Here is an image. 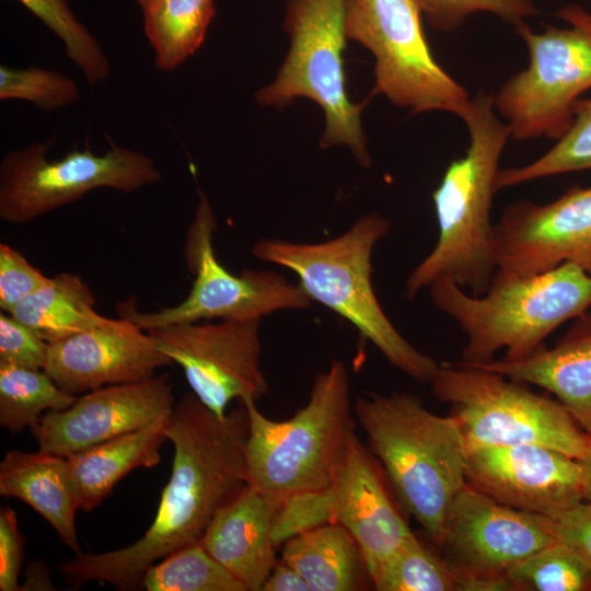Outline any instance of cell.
Instances as JSON below:
<instances>
[{"label":"cell","mask_w":591,"mask_h":591,"mask_svg":"<svg viewBox=\"0 0 591 591\" xmlns=\"http://www.w3.org/2000/svg\"><path fill=\"white\" fill-rule=\"evenodd\" d=\"M80 92L70 77L37 66L11 68L0 66V100H21L51 112L79 101Z\"/></svg>","instance_id":"obj_33"},{"label":"cell","mask_w":591,"mask_h":591,"mask_svg":"<svg viewBox=\"0 0 591 591\" xmlns=\"http://www.w3.org/2000/svg\"><path fill=\"white\" fill-rule=\"evenodd\" d=\"M248 416L247 485L277 500L327 488L355 429L349 374L333 360L312 384L306 404L286 420L266 417L253 398Z\"/></svg>","instance_id":"obj_6"},{"label":"cell","mask_w":591,"mask_h":591,"mask_svg":"<svg viewBox=\"0 0 591 591\" xmlns=\"http://www.w3.org/2000/svg\"><path fill=\"white\" fill-rule=\"evenodd\" d=\"M283 26L289 51L276 79L256 92L257 103L281 108L297 97L314 101L325 115L321 148L346 146L368 167L361 125L366 102L352 103L346 89L345 0H286Z\"/></svg>","instance_id":"obj_7"},{"label":"cell","mask_w":591,"mask_h":591,"mask_svg":"<svg viewBox=\"0 0 591 591\" xmlns=\"http://www.w3.org/2000/svg\"><path fill=\"white\" fill-rule=\"evenodd\" d=\"M280 501L246 485L217 511L199 540L246 591H262L277 563L271 523Z\"/></svg>","instance_id":"obj_20"},{"label":"cell","mask_w":591,"mask_h":591,"mask_svg":"<svg viewBox=\"0 0 591 591\" xmlns=\"http://www.w3.org/2000/svg\"><path fill=\"white\" fill-rule=\"evenodd\" d=\"M591 170V99L578 100L567 131L547 152L518 167L500 170L497 190L547 176Z\"/></svg>","instance_id":"obj_29"},{"label":"cell","mask_w":591,"mask_h":591,"mask_svg":"<svg viewBox=\"0 0 591 591\" xmlns=\"http://www.w3.org/2000/svg\"><path fill=\"white\" fill-rule=\"evenodd\" d=\"M134 1L137 2L140 5L141 3H143L147 0H134Z\"/></svg>","instance_id":"obj_42"},{"label":"cell","mask_w":591,"mask_h":591,"mask_svg":"<svg viewBox=\"0 0 591 591\" xmlns=\"http://www.w3.org/2000/svg\"><path fill=\"white\" fill-rule=\"evenodd\" d=\"M140 8L143 32L161 71L176 69L199 49L216 15L213 0H147Z\"/></svg>","instance_id":"obj_26"},{"label":"cell","mask_w":591,"mask_h":591,"mask_svg":"<svg viewBox=\"0 0 591 591\" xmlns=\"http://www.w3.org/2000/svg\"><path fill=\"white\" fill-rule=\"evenodd\" d=\"M460 118L468 131V147L448 165L432 194L438 239L406 279L410 299L440 279L480 296L496 271L491 205L499 161L511 134L496 115L494 94L478 92Z\"/></svg>","instance_id":"obj_2"},{"label":"cell","mask_w":591,"mask_h":591,"mask_svg":"<svg viewBox=\"0 0 591 591\" xmlns=\"http://www.w3.org/2000/svg\"><path fill=\"white\" fill-rule=\"evenodd\" d=\"M171 413L139 430L66 457L80 510L89 512L96 508L132 470L160 463L161 448L169 441Z\"/></svg>","instance_id":"obj_23"},{"label":"cell","mask_w":591,"mask_h":591,"mask_svg":"<svg viewBox=\"0 0 591 591\" xmlns=\"http://www.w3.org/2000/svg\"><path fill=\"white\" fill-rule=\"evenodd\" d=\"M451 407L468 452L487 447L537 444L580 460L589 434L566 408L524 383L459 362L440 363L430 381Z\"/></svg>","instance_id":"obj_8"},{"label":"cell","mask_w":591,"mask_h":591,"mask_svg":"<svg viewBox=\"0 0 591 591\" xmlns=\"http://www.w3.org/2000/svg\"><path fill=\"white\" fill-rule=\"evenodd\" d=\"M515 590H591V567L556 541L518 564L509 573Z\"/></svg>","instance_id":"obj_32"},{"label":"cell","mask_w":591,"mask_h":591,"mask_svg":"<svg viewBox=\"0 0 591 591\" xmlns=\"http://www.w3.org/2000/svg\"><path fill=\"white\" fill-rule=\"evenodd\" d=\"M590 310H591V308H590Z\"/></svg>","instance_id":"obj_43"},{"label":"cell","mask_w":591,"mask_h":591,"mask_svg":"<svg viewBox=\"0 0 591 591\" xmlns=\"http://www.w3.org/2000/svg\"><path fill=\"white\" fill-rule=\"evenodd\" d=\"M378 591H456L455 578L442 558L412 535L371 578Z\"/></svg>","instance_id":"obj_31"},{"label":"cell","mask_w":591,"mask_h":591,"mask_svg":"<svg viewBox=\"0 0 591 591\" xmlns=\"http://www.w3.org/2000/svg\"><path fill=\"white\" fill-rule=\"evenodd\" d=\"M175 405L167 373L107 385L48 412L31 428L40 451L67 457L149 426Z\"/></svg>","instance_id":"obj_16"},{"label":"cell","mask_w":591,"mask_h":591,"mask_svg":"<svg viewBox=\"0 0 591 591\" xmlns=\"http://www.w3.org/2000/svg\"><path fill=\"white\" fill-rule=\"evenodd\" d=\"M418 0H345L348 39L374 57V93L413 114L462 116L466 89L434 59L421 24Z\"/></svg>","instance_id":"obj_10"},{"label":"cell","mask_w":591,"mask_h":591,"mask_svg":"<svg viewBox=\"0 0 591 591\" xmlns=\"http://www.w3.org/2000/svg\"><path fill=\"white\" fill-rule=\"evenodd\" d=\"M198 194L184 251L187 268L195 276L190 291L178 304L155 312H141L132 301L119 303V316L147 331L187 322L262 320L279 311L309 308L312 301L299 283L276 271L246 268L236 276L220 264L212 244L216 219L206 195Z\"/></svg>","instance_id":"obj_11"},{"label":"cell","mask_w":591,"mask_h":591,"mask_svg":"<svg viewBox=\"0 0 591 591\" xmlns=\"http://www.w3.org/2000/svg\"><path fill=\"white\" fill-rule=\"evenodd\" d=\"M260 322H187L147 332L157 348L182 368L195 396L223 417L231 401H257L269 391L260 367Z\"/></svg>","instance_id":"obj_14"},{"label":"cell","mask_w":591,"mask_h":591,"mask_svg":"<svg viewBox=\"0 0 591 591\" xmlns=\"http://www.w3.org/2000/svg\"><path fill=\"white\" fill-rule=\"evenodd\" d=\"M496 271L533 276L571 263L591 275V186L575 185L548 204L519 200L494 225Z\"/></svg>","instance_id":"obj_15"},{"label":"cell","mask_w":591,"mask_h":591,"mask_svg":"<svg viewBox=\"0 0 591 591\" xmlns=\"http://www.w3.org/2000/svg\"><path fill=\"white\" fill-rule=\"evenodd\" d=\"M77 398L44 370L0 363V425L12 434L31 429L48 412L68 408Z\"/></svg>","instance_id":"obj_27"},{"label":"cell","mask_w":591,"mask_h":591,"mask_svg":"<svg viewBox=\"0 0 591 591\" xmlns=\"http://www.w3.org/2000/svg\"><path fill=\"white\" fill-rule=\"evenodd\" d=\"M579 462L583 473L584 500L591 501V433L589 434L587 450Z\"/></svg>","instance_id":"obj_41"},{"label":"cell","mask_w":591,"mask_h":591,"mask_svg":"<svg viewBox=\"0 0 591 591\" xmlns=\"http://www.w3.org/2000/svg\"><path fill=\"white\" fill-rule=\"evenodd\" d=\"M558 15L568 27L535 33L525 22L514 26L528 47L529 66L498 89L494 106L515 140L559 139L579 96L591 89V14L570 4Z\"/></svg>","instance_id":"obj_9"},{"label":"cell","mask_w":591,"mask_h":591,"mask_svg":"<svg viewBox=\"0 0 591 591\" xmlns=\"http://www.w3.org/2000/svg\"><path fill=\"white\" fill-rule=\"evenodd\" d=\"M0 495L33 508L74 554L81 548L76 525L79 500L66 457L38 450H12L0 463Z\"/></svg>","instance_id":"obj_22"},{"label":"cell","mask_w":591,"mask_h":591,"mask_svg":"<svg viewBox=\"0 0 591 591\" xmlns=\"http://www.w3.org/2000/svg\"><path fill=\"white\" fill-rule=\"evenodd\" d=\"M281 560L301 575L310 591H355L371 583L358 543L335 522L286 541Z\"/></svg>","instance_id":"obj_24"},{"label":"cell","mask_w":591,"mask_h":591,"mask_svg":"<svg viewBox=\"0 0 591 591\" xmlns=\"http://www.w3.org/2000/svg\"><path fill=\"white\" fill-rule=\"evenodd\" d=\"M433 305L462 329L464 366H480L505 350V360L523 359L557 327L591 308V275L564 263L533 276H494L487 291L470 294L449 279L429 288Z\"/></svg>","instance_id":"obj_5"},{"label":"cell","mask_w":591,"mask_h":591,"mask_svg":"<svg viewBox=\"0 0 591 591\" xmlns=\"http://www.w3.org/2000/svg\"><path fill=\"white\" fill-rule=\"evenodd\" d=\"M166 434L174 456L152 523L126 547L80 552L62 563L59 570L71 586L96 581L119 590L139 588L151 565L199 542L217 511L247 485L243 405L219 417L193 392L185 393L172 409Z\"/></svg>","instance_id":"obj_1"},{"label":"cell","mask_w":591,"mask_h":591,"mask_svg":"<svg viewBox=\"0 0 591 591\" xmlns=\"http://www.w3.org/2000/svg\"><path fill=\"white\" fill-rule=\"evenodd\" d=\"M48 343L5 312L0 313V363L43 370Z\"/></svg>","instance_id":"obj_36"},{"label":"cell","mask_w":591,"mask_h":591,"mask_svg":"<svg viewBox=\"0 0 591 591\" xmlns=\"http://www.w3.org/2000/svg\"><path fill=\"white\" fill-rule=\"evenodd\" d=\"M556 542L551 518L506 506L466 485L452 499L439 548L459 591H514L510 571Z\"/></svg>","instance_id":"obj_13"},{"label":"cell","mask_w":591,"mask_h":591,"mask_svg":"<svg viewBox=\"0 0 591 591\" xmlns=\"http://www.w3.org/2000/svg\"><path fill=\"white\" fill-rule=\"evenodd\" d=\"M23 563V538L13 509H0V590L16 591Z\"/></svg>","instance_id":"obj_38"},{"label":"cell","mask_w":591,"mask_h":591,"mask_svg":"<svg viewBox=\"0 0 591 591\" xmlns=\"http://www.w3.org/2000/svg\"><path fill=\"white\" fill-rule=\"evenodd\" d=\"M140 587L147 591H246L199 542L151 565Z\"/></svg>","instance_id":"obj_28"},{"label":"cell","mask_w":591,"mask_h":591,"mask_svg":"<svg viewBox=\"0 0 591 591\" xmlns=\"http://www.w3.org/2000/svg\"><path fill=\"white\" fill-rule=\"evenodd\" d=\"M556 541L591 567V501L581 500L552 519Z\"/></svg>","instance_id":"obj_39"},{"label":"cell","mask_w":591,"mask_h":591,"mask_svg":"<svg viewBox=\"0 0 591 591\" xmlns=\"http://www.w3.org/2000/svg\"><path fill=\"white\" fill-rule=\"evenodd\" d=\"M422 14L437 31L451 32L478 12H488L514 26L538 13L532 0H418Z\"/></svg>","instance_id":"obj_34"},{"label":"cell","mask_w":591,"mask_h":591,"mask_svg":"<svg viewBox=\"0 0 591 591\" xmlns=\"http://www.w3.org/2000/svg\"><path fill=\"white\" fill-rule=\"evenodd\" d=\"M39 269L15 248L0 244V309L10 313L23 299L47 281Z\"/></svg>","instance_id":"obj_37"},{"label":"cell","mask_w":591,"mask_h":591,"mask_svg":"<svg viewBox=\"0 0 591 591\" xmlns=\"http://www.w3.org/2000/svg\"><path fill=\"white\" fill-rule=\"evenodd\" d=\"M48 143H31L5 154L0 164V219L24 224L77 201L96 188L132 193L158 183L161 174L147 154L112 143L103 154L89 148L47 160Z\"/></svg>","instance_id":"obj_12"},{"label":"cell","mask_w":591,"mask_h":591,"mask_svg":"<svg viewBox=\"0 0 591 591\" xmlns=\"http://www.w3.org/2000/svg\"><path fill=\"white\" fill-rule=\"evenodd\" d=\"M356 415L399 501L439 547L447 510L466 485L468 450L457 422L409 393L360 397Z\"/></svg>","instance_id":"obj_4"},{"label":"cell","mask_w":591,"mask_h":591,"mask_svg":"<svg viewBox=\"0 0 591 591\" xmlns=\"http://www.w3.org/2000/svg\"><path fill=\"white\" fill-rule=\"evenodd\" d=\"M172 361L149 333L128 318L48 343L44 371L65 392L78 395L155 375Z\"/></svg>","instance_id":"obj_18"},{"label":"cell","mask_w":591,"mask_h":591,"mask_svg":"<svg viewBox=\"0 0 591 591\" xmlns=\"http://www.w3.org/2000/svg\"><path fill=\"white\" fill-rule=\"evenodd\" d=\"M95 298L81 277L61 273L23 299L9 314L47 343L104 325L111 321L94 310Z\"/></svg>","instance_id":"obj_25"},{"label":"cell","mask_w":591,"mask_h":591,"mask_svg":"<svg viewBox=\"0 0 591 591\" xmlns=\"http://www.w3.org/2000/svg\"><path fill=\"white\" fill-rule=\"evenodd\" d=\"M383 468L355 429L328 486L333 522L358 543L370 580L412 536L385 483Z\"/></svg>","instance_id":"obj_19"},{"label":"cell","mask_w":591,"mask_h":591,"mask_svg":"<svg viewBox=\"0 0 591 591\" xmlns=\"http://www.w3.org/2000/svg\"><path fill=\"white\" fill-rule=\"evenodd\" d=\"M262 591H310V589L296 569L280 560L271 569Z\"/></svg>","instance_id":"obj_40"},{"label":"cell","mask_w":591,"mask_h":591,"mask_svg":"<svg viewBox=\"0 0 591 591\" xmlns=\"http://www.w3.org/2000/svg\"><path fill=\"white\" fill-rule=\"evenodd\" d=\"M333 522L332 499L328 487L286 497L279 502L271 523L274 544L320 525Z\"/></svg>","instance_id":"obj_35"},{"label":"cell","mask_w":591,"mask_h":591,"mask_svg":"<svg viewBox=\"0 0 591 591\" xmlns=\"http://www.w3.org/2000/svg\"><path fill=\"white\" fill-rule=\"evenodd\" d=\"M65 46L67 57L81 70L90 85L111 73L109 61L94 35L77 19L68 0H19Z\"/></svg>","instance_id":"obj_30"},{"label":"cell","mask_w":591,"mask_h":591,"mask_svg":"<svg viewBox=\"0 0 591 591\" xmlns=\"http://www.w3.org/2000/svg\"><path fill=\"white\" fill-rule=\"evenodd\" d=\"M466 483L500 503L551 519L584 500L579 460L537 444L470 451Z\"/></svg>","instance_id":"obj_17"},{"label":"cell","mask_w":591,"mask_h":591,"mask_svg":"<svg viewBox=\"0 0 591 591\" xmlns=\"http://www.w3.org/2000/svg\"><path fill=\"white\" fill-rule=\"evenodd\" d=\"M508 379L553 394L578 426L591 433V310L573 318L552 347L519 360L494 359L480 366Z\"/></svg>","instance_id":"obj_21"},{"label":"cell","mask_w":591,"mask_h":591,"mask_svg":"<svg viewBox=\"0 0 591 591\" xmlns=\"http://www.w3.org/2000/svg\"><path fill=\"white\" fill-rule=\"evenodd\" d=\"M390 221L372 212L340 235L316 243L264 239L252 247L258 259L291 270L312 302L349 322L396 369L418 382L432 380L439 363L408 343L382 309L372 285V254Z\"/></svg>","instance_id":"obj_3"}]
</instances>
